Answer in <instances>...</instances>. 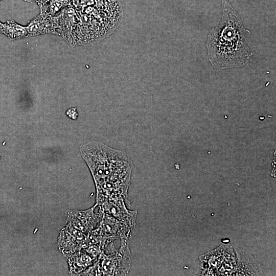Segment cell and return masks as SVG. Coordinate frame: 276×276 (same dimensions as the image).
Listing matches in <instances>:
<instances>
[{
    "label": "cell",
    "instance_id": "ba28073f",
    "mask_svg": "<svg viewBox=\"0 0 276 276\" xmlns=\"http://www.w3.org/2000/svg\"><path fill=\"white\" fill-rule=\"evenodd\" d=\"M57 17L40 12L26 26L29 37L46 34L60 35Z\"/></svg>",
    "mask_w": 276,
    "mask_h": 276
},
{
    "label": "cell",
    "instance_id": "9c48e42d",
    "mask_svg": "<svg viewBox=\"0 0 276 276\" xmlns=\"http://www.w3.org/2000/svg\"><path fill=\"white\" fill-rule=\"evenodd\" d=\"M65 257L68 265L69 273L72 275H79L97 260L83 249Z\"/></svg>",
    "mask_w": 276,
    "mask_h": 276
},
{
    "label": "cell",
    "instance_id": "7c38bea8",
    "mask_svg": "<svg viewBox=\"0 0 276 276\" xmlns=\"http://www.w3.org/2000/svg\"><path fill=\"white\" fill-rule=\"evenodd\" d=\"M27 2L34 3L37 5L40 9L48 4L51 0H24Z\"/></svg>",
    "mask_w": 276,
    "mask_h": 276
},
{
    "label": "cell",
    "instance_id": "8fae6325",
    "mask_svg": "<svg viewBox=\"0 0 276 276\" xmlns=\"http://www.w3.org/2000/svg\"><path fill=\"white\" fill-rule=\"evenodd\" d=\"M70 0H51L40 9V12L53 16L59 10L70 5Z\"/></svg>",
    "mask_w": 276,
    "mask_h": 276
},
{
    "label": "cell",
    "instance_id": "277c9868",
    "mask_svg": "<svg viewBox=\"0 0 276 276\" xmlns=\"http://www.w3.org/2000/svg\"><path fill=\"white\" fill-rule=\"evenodd\" d=\"M96 204L102 213L113 217L134 229L137 212L127 209L128 204L123 197L96 193Z\"/></svg>",
    "mask_w": 276,
    "mask_h": 276
},
{
    "label": "cell",
    "instance_id": "30bf717a",
    "mask_svg": "<svg viewBox=\"0 0 276 276\" xmlns=\"http://www.w3.org/2000/svg\"><path fill=\"white\" fill-rule=\"evenodd\" d=\"M0 33L11 40L29 37L26 26L17 24L14 20H8L5 23L0 21Z\"/></svg>",
    "mask_w": 276,
    "mask_h": 276
},
{
    "label": "cell",
    "instance_id": "5b68a950",
    "mask_svg": "<svg viewBox=\"0 0 276 276\" xmlns=\"http://www.w3.org/2000/svg\"><path fill=\"white\" fill-rule=\"evenodd\" d=\"M97 204L86 210H70L67 213L66 224L87 234L96 228L100 222L102 213L99 209L95 212Z\"/></svg>",
    "mask_w": 276,
    "mask_h": 276
},
{
    "label": "cell",
    "instance_id": "6da1fadb",
    "mask_svg": "<svg viewBox=\"0 0 276 276\" xmlns=\"http://www.w3.org/2000/svg\"><path fill=\"white\" fill-rule=\"evenodd\" d=\"M221 20L208 35V58L213 67L224 70L248 63L252 55L250 32L228 0H221Z\"/></svg>",
    "mask_w": 276,
    "mask_h": 276
},
{
    "label": "cell",
    "instance_id": "52a82bcc",
    "mask_svg": "<svg viewBox=\"0 0 276 276\" xmlns=\"http://www.w3.org/2000/svg\"><path fill=\"white\" fill-rule=\"evenodd\" d=\"M101 213L99 224L95 228L98 233L107 238L116 240L126 238L129 240L133 229L113 217Z\"/></svg>",
    "mask_w": 276,
    "mask_h": 276
},
{
    "label": "cell",
    "instance_id": "5bb4252c",
    "mask_svg": "<svg viewBox=\"0 0 276 276\" xmlns=\"http://www.w3.org/2000/svg\"><path fill=\"white\" fill-rule=\"evenodd\" d=\"M2 1H3V0H0V5H1V4Z\"/></svg>",
    "mask_w": 276,
    "mask_h": 276
},
{
    "label": "cell",
    "instance_id": "8992f818",
    "mask_svg": "<svg viewBox=\"0 0 276 276\" xmlns=\"http://www.w3.org/2000/svg\"><path fill=\"white\" fill-rule=\"evenodd\" d=\"M58 245L64 256L71 254L87 246V234L66 224L60 231Z\"/></svg>",
    "mask_w": 276,
    "mask_h": 276
},
{
    "label": "cell",
    "instance_id": "3957f363",
    "mask_svg": "<svg viewBox=\"0 0 276 276\" xmlns=\"http://www.w3.org/2000/svg\"><path fill=\"white\" fill-rule=\"evenodd\" d=\"M120 246L116 248L114 241L104 248L92 265L95 275H127L131 267L129 239L121 238Z\"/></svg>",
    "mask_w": 276,
    "mask_h": 276
},
{
    "label": "cell",
    "instance_id": "7a4b0ae2",
    "mask_svg": "<svg viewBox=\"0 0 276 276\" xmlns=\"http://www.w3.org/2000/svg\"><path fill=\"white\" fill-rule=\"evenodd\" d=\"M80 151L93 176L96 193L128 199L133 168L128 155L97 142L82 145Z\"/></svg>",
    "mask_w": 276,
    "mask_h": 276
},
{
    "label": "cell",
    "instance_id": "4fadbf2b",
    "mask_svg": "<svg viewBox=\"0 0 276 276\" xmlns=\"http://www.w3.org/2000/svg\"><path fill=\"white\" fill-rule=\"evenodd\" d=\"M67 112L71 113L66 114L70 118H72V119H76L78 117V114L77 112L76 108H75L70 109L68 111H67Z\"/></svg>",
    "mask_w": 276,
    "mask_h": 276
}]
</instances>
